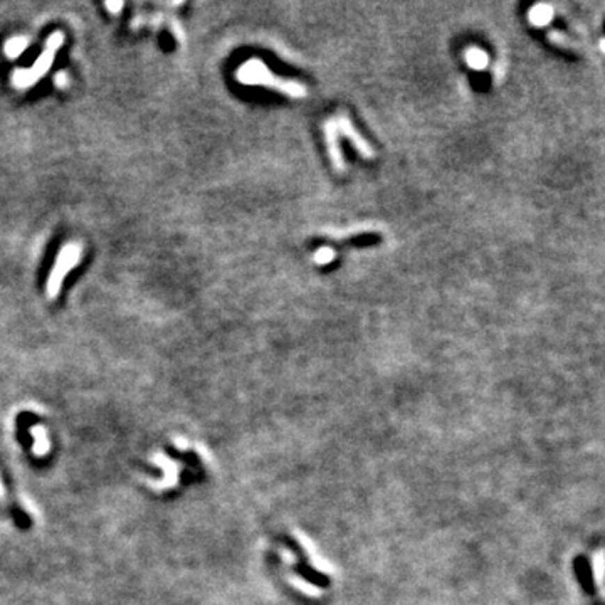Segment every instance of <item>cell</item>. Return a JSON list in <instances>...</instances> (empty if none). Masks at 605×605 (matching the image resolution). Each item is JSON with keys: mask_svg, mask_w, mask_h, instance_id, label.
Masks as SVG:
<instances>
[{"mask_svg": "<svg viewBox=\"0 0 605 605\" xmlns=\"http://www.w3.org/2000/svg\"><path fill=\"white\" fill-rule=\"evenodd\" d=\"M235 78L241 81L242 84H249V86H266L276 91L283 93V95L290 96V98H304L308 93L306 86L299 81L279 78L273 74L269 68L262 63L261 59H249L242 64L235 72Z\"/></svg>", "mask_w": 605, "mask_h": 605, "instance_id": "1", "label": "cell"}, {"mask_svg": "<svg viewBox=\"0 0 605 605\" xmlns=\"http://www.w3.org/2000/svg\"><path fill=\"white\" fill-rule=\"evenodd\" d=\"M63 42H64V36L61 34V32H54V34L49 36V39H47L46 42V49H44L42 54L39 56L38 61H36L29 69H17V71L12 72L10 76L12 86L17 89H29L34 86V84L38 83L42 76H46V72L49 71L51 64L54 63L56 54H58L59 47L63 46Z\"/></svg>", "mask_w": 605, "mask_h": 605, "instance_id": "2", "label": "cell"}, {"mask_svg": "<svg viewBox=\"0 0 605 605\" xmlns=\"http://www.w3.org/2000/svg\"><path fill=\"white\" fill-rule=\"evenodd\" d=\"M81 254H83V249H81L79 244H68L61 249L58 261L52 266L49 279H47V294H49L51 299L59 294L64 278L81 261Z\"/></svg>", "mask_w": 605, "mask_h": 605, "instance_id": "3", "label": "cell"}, {"mask_svg": "<svg viewBox=\"0 0 605 605\" xmlns=\"http://www.w3.org/2000/svg\"><path fill=\"white\" fill-rule=\"evenodd\" d=\"M333 120H335L336 128H338V133H343V135L352 141V145L356 148V152H359L361 157H365V158L375 157V152H373L372 145L368 143L367 140H365L363 135H360V132L355 128V125H353V121L350 120V118H348L347 115H338V116L333 118Z\"/></svg>", "mask_w": 605, "mask_h": 605, "instance_id": "4", "label": "cell"}, {"mask_svg": "<svg viewBox=\"0 0 605 605\" xmlns=\"http://www.w3.org/2000/svg\"><path fill=\"white\" fill-rule=\"evenodd\" d=\"M323 133H324V141H327V147H328V155H330L333 166H335L336 170H343L345 168V160H343V153L342 148H340V133L338 128H336L335 120H328L324 121L323 125Z\"/></svg>", "mask_w": 605, "mask_h": 605, "instance_id": "5", "label": "cell"}, {"mask_svg": "<svg viewBox=\"0 0 605 605\" xmlns=\"http://www.w3.org/2000/svg\"><path fill=\"white\" fill-rule=\"evenodd\" d=\"M553 19V9L547 3H537L528 12V20L535 27H545Z\"/></svg>", "mask_w": 605, "mask_h": 605, "instance_id": "6", "label": "cell"}, {"mask_svg": "<svg viewBox=\"0 0 605 605\" xmlns=\"http://www.w3.org/2000/svg\"><path fill=\"white\" fill-rule=\"evenodd\" d=\"M464 59L466 63H468V66L476 69V71L486 69V66H488L489 63L488 54H486L482 49H479V47H469V49H466Z\"/></svg>", "mask_w": 605, "mask_h": 605, "instance_id": "7", "label": "cell"}, {"mask_svg": "<svg viewBox=\"0 0 605 605\" xmlns=\"http://www.w3.org/2000/svg\"><path fill=\"white\" fill-rule=\"evenodd\" d=\"M27 46H29V42H27L26 38H12L6 42V54L9 56L10 59L19 58V56L26 51Z\"/></svg>", "mask_w": 605, "mask_h": 605, "instance_id": "8", "label": "cell"}, {"mask_svg": "<svg viewBox=\"0 0 605 605\" xmlns=\"http://www.w3.org/2000/svg\"><path fill=\"white\" fill-rule=\"evenodd\" d=\"M548 39H550V42H553L560 47H567V49H572V47L576 49V47H579V44H576L574 39L568 38L567 34H563V32H558V31H551L550 34H548Z\"/></svg>", "mask_w": 605, "mask_h": 605, "instance_id": "9", "label": "cell"}, {"mask_svg": "<svg viewBox=\"0 0 605 605\" xmlns=\"http://www.w3.org/2000/svg\"><path fill=\"white\" fill-rule=\"evenodd\" d=\"M333 259H335V251H333L331 247H322V249L316 251L315 256H313V261L320 264V266L330 264Z\"/></svg>", "mask_w": 605, "mask_h": 605, "instance_id": "10", "label": "cell"}, {"mask_svg": "<svg viewBox=\"0 0 605 605\" xmlns=\"http://www.w3.org/2000/svg\"><path fill=\"white\" fill-rule=\"evenodd\" d=\"M107 9H109V10H113V12H115V14H116V12H118V10H121V9H123V3H121V2H118V3L108 2V3H107Z\"/></svg>", "mask_w": 605, "mask_h": 605, "instance_id": "11", "label": "cell"}, {"mask_svg": "<svg viewBox=\"0 0 605 605\" xmlns=\"http://www.w3.org/2000/svg\"><path fill=\"white\" fill-rule=\"evenodd\" d=\"M64 78H66V74H64V72H59V74L56 76V84H58L59 88L66 86V81H64Z\"/></svg>", "mask_w": 605, "mask_h": 605, "instance_id": "12", "label": "cell"}]
</instances>
